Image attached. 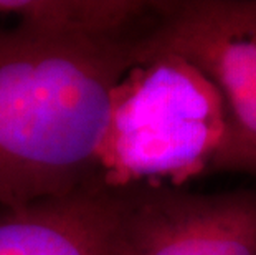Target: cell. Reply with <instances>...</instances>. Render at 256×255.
<instances>
[{"instance_id":"1","label":"cell","mask_w":256,"mask_h":255,"mask_svg":"<svg viewBox=\"0 0 256 255\" xmlns=\"http://www.w3.org/2000/svg\"><path fill=\"white\" fill-rule=\"evenodd\" d=\"M140 37L0 29V207L102 186L98 154L111 93Z\"/></svg>"},{"instance_id":"2","label":"cell","mask_w":256,"mask_h":255,"mask_svg":"<svg viewBox=\"0 0 256 255\" xmlns=\"http://www.w3.org/2000/svg\"><path fill=\"white\" fill-rule=\"evenodd\" d=\"M228 138L222 96L197 67L174 53L136 55L111 93L100 182L108 189L180 187L220 171Z\"/></svg>"},{"instance_id":"3","label":"cell","mask_w":256,"mask_h":255,"mask_svg":"<svg viewBox=\"0 0 256 255\" xmlns=\"http://www.w3.org/2000/svg\"><path fill=\"white\" fill-rule=\"evenodd\" d=\"M157 52L187 60L214 83L230 126L220 171L256 177V0L157 2L136 55Z\"/></svg>"},{"instance_id":"4","label":"cell","mask_w":256,"mask_h":255,"mask_svg":"<svg viewBox=\"0 0 256 255\" xmlns=\"http://www.w3.org/2000/svg\"><path fill=\"white\" fill-rule=\"evenodd\" d=\"M121 255H256V189H116Z\"/></svg>"},{"instance_id":"5","label":"cell","mask_w":256,"mask_h":255,"mask_svg":"<svg viewBox=\"0 0 256 255\" xmlns=\"http://www.w3.org/2000/svg\"><path fill=\"white\" fill-rule=\"evenodd\" d=\"M0 255H121L118 191L98 184L0 207Z\"/></svg>"},{"instance_id":"6","label":"cell","mask_w":256,"mask_h":255,"mask_svg":"<svg viewBox=\"0 0 256 255\" xmlns=\"http://www.w3.org/2000/svg\"><path fill=\"white\" fill-rule=\"evenodd\" d=\"M156 5L146 0H0V15L45 34L108 40L144 35Z\"/></svg>"}]
</instances>
